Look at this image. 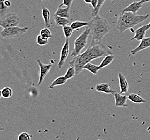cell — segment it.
Returning <instances> with one entry per match:
<instances>
[{
	"mask_svg": "<svg viewBox=\"0 0 150 140\" xmlns=\"http://www.w3.org/2000/svg\"><path fill=\"white\" fill-rule=\"evenodd\" d=\"M40 34L43 37L46 38H49L52 37V35L51 34V31L49 29L48 27L43 28V29L41 30L40 31Z\"/></svg>",
	"mask_w": 150,
	"mask_h": 140,
	"instance_id": "83f0119b",
	"label": "cell"
},
{
	"mask_svg": "<svg viewBox=\"0 0 150 140\" xmlns=\"http://www.w3.org/2000/svg\"><path fill=\"white\" fill-rule=\"evenodd\" d=\"M149 17V15H138L131 12H122L118 18L116 28L120 33H123L126 30L132 29L137 24L146 20Z\"/></svg>",
	"mask_w": 150,
	"mask_h": 140,
	"instance_id": "3957f363",
	"label": "cell"
},
{
	"mask_svg": "<svg viewBox=\"0 0 150 140\" xmlns=\"http://www.w3.org/2000/svg\"><path fill=\"white\" fill-rule=\"evenodd\" d=\"M69 52V39H66L65 43L62 48L59 61L57 66L59 68H61L65 63V61L68 57Z\"/></svg>",
	"mask_w": 150,
	"mask_h": 140,
	"instance_id": "ba28073f",
	"label": "cell"
},
{
	"mask_svg": "<svg viewBox=\"0 0 150 140\" xmlns=\"http://www.w3.org/2000/svg\"><path fill=\"white\" fill-rule=\"evenodd\" d=\"M54 18L55 24L57 26H62L63 27L70 23V21L69 20V18H65V17L54 15Z\"/></svg>",
	"mask_w": 150,
	"mask_h": 140,
	"instance_id": "ac0fdd59",
	"label": "cell"
},
{
	"mask_svg": "<svg viewBox=\"0 0 150 140\" xmlns=\"http://www.w3.org/2000/svg\"><path fill=\"white\" fill-rule=\"evenodd\" d=\"M67 79L65 78V76H60L58 78L55 79V80L53 82L51 83V85L48 87L49 89H52L55 87V86H57L63 85L64 84H65L67 81Z\"/></svg>",
	"mask_w": 150,
	"mask_h": 140,
	"instance_id": "d6986e66",
	"label": "cell"
},
{
	"mask_svg": "<svg viewBox=\"0 0 150 140\" xmlns=\"http://www.w3.org/2000/svg\"><path fill=\"white\" fill-rule=\"evenodd\" d=\"M146 27L147 29V30H149V29L150 28V22L149 23V24L146 25Z\"/></svg>",
	"mask_w": 150,
	"mask_h": 140,
	"instance_id": "e575fe53",
	"label": "cell"
},
{
	"mask_svg": "<svg viewBox=\"0 0 150 140\" xmlns=\"http://www.w3.org/2000/svg\"><path fill=\"white\" fill-rule=\"evenodd\" d=\"M70 8L68 7L62 8V7H58L54 15L69 18H70Z\"/></svg>",
	"mask_w": 150,
	"mask_h": 140,
	"instance_id": "2e32d148",
	"label": "cell"
},
{
	"mask_svg": "<svg viewBox=\"0 0 150 140\" xmlns=\"http://www.w3.org/2000/svg\"><path fill=\"white\" fill-rule=\"evenodd\" d=\"M1 95L4 98H9L13 96V91L9 87H5L1 91Z\"/></svg>",
	"mask_w": 150,
	"mask_h": 140,
	"instance_id": "603a6c76",
	"label": "cell"
},
{
	"mask_svg": "<svg viewBox=\"0 0 150 140\" xmlns=\"http://www.w3.org/2000/svg\"><path fill=\"white\" fill-rule=\"evenodd\" d=\"M36 42L39 45L43 46V45L48 44L49 41H48V38H46L43 37L42 36H41V34H39L37 37Z\"/></svg>",
	"mask_w": 150,
	"mask_h": 140,
	"instance_id": "4316f807",
	"label": "cell"
},
{
	"mask_svg": "<svg viewBox=\"0 0 150 140\" xmlns=\"http://www.w3.org/2000/svg\"><path fill=\"white\" fill-rule=\"evenodd\" d=\"M114 59H115V56L112 54H110L105 56L104 59H103L102 61L100 63V65H99V69L100 70L109 65L113 61Z\"/></svg>",
	"mask_w": 150,
	"mask_h": 140,
	"instance_id": "e0dca14e",
	"label": "cell"
},
{
	"mask_svg": "<svg viewBox=\"0 0 150 140\" xmlns=\"http://www.w3.org/2000/svg\"><path fill=\"white\" fill-rule=\"evenodd\" d=\"M147 30L146 25H144L143 26L138 28L134 31V36L132 38L130 41H133L134 39H136L137 41H141L143 38H145L146 32Z\"/></svg>",
	"mask_w": 150,
	"mask_h": 140,
	"instance_id": "7c38bea8",
	"label": "cell"
},
{
	"mask_svg": "<svg viewBox=\"0 0 150 140\" xmlns=\"http://www.w3.org/2000/svg\"><path fill=\"white\" fill-rule=\"evenodd\" d=\"M105 1L106 0H98V3L97 4V6L96 7L95 9H93V11H92V12L91 13V15L92 17L98 15L99 11L100 10L103 5L105 3Z\"/></svg>",
	"mask_w": 150,
	"mask_h": 140,
	"instance_id": "cb8c5ba5",
	"label": "cell"
},
{
	"mask_svg": "<svg viewBox=\"0 0 150 140\" xmlns=\"http://www.w3.org/2000/svg\"><path fill=\"white\" fill-rule=\"evenodd\" d=\"M4 5L6 6V7H9L10 6H11V3H10V1H8V0H5L4 1Z\"/></svg>",
	"mask_w": 150,
	"mask_h": 140,
	"instance_id": "1f68e13d",
	"label": "cell"
},
{
	"mask_svg": "<svg viewBox=\"0 0 150 140\" xmlns=\"http://www.w3.org/2000/svg\"><path fill=\"white\" fill-rule=\"evenodd\" d=\"M28 29V27H20L18 26L4 28L1 32V35L5 39L20 37L27 32Z\"/></svg>",
	"mask_w": 150,
	"mask_h": 140,
	"instance_id": "5b68a950",
	"label": "cell"
},
{
	"mask_svg": "<svg viewBox=\"0 0 150 140\" xmlns=\"http://www.w3.org/2000/svg\"><path fill=\"white\" fill-rule=\"evenodd\" d=\"M63 30L65 39H69V38L71 36L74 31L71 26H68V25H65L64 27H63Z\"/></svg>",
	"mask_w": 150,
	"mask_h": 140,
	"instance_id": "d4e9b609",
	"label": "cell"
},
{
	"mask_svg": "<svg viewBox=\"0 0 150 140\" xmlns=\"http://www.w3.org/2000/svg\"><path fill=\"white\" fill-rule=\"evenodd\" d=\"M86 4H91L92 0H84Z\"/></svg>",
	"mask_w": 150,
	"mask_h": 140,
	"instance_id": "836d02e7",
	"label": "cell"
},
{
	"mask_svg": "<svg viewBox=\"0 0 150 140\" xmlns=\"http://www.w3.org/2000/svg\"><path fill=\"white\" fill-rule=\"evenodd\" d=\"M83 70H87L95 75H96L98 73V71L100 70L99 66L94 65L92 63H91L90 62H89L85 65V66L83 67Z\"/></svg>",
	"mask_w": 150,
	"mask_h": 140,
	"instance_id": "44dd1931",
	"label": "cell"
},
{
	"mask_svg": "<svg viewBox=\"0 0 150 140\" xmlns=\"http://www.w3.org/2000/svg\"><path fill=\"white\" fill-rule=\"evenodd\" d=\"M115 100V106L116 107H125L127 106V96L124 95L122 96L120 93H118L117 92L113 94Z\"/></svg>",
	"mask_w": 150,
	"mask_h": 140,
	"instance_id": "30bf717a",
	"label": "cell"
},
{
	"mask_svg": "<svg viewBox=\"0 0 150 140\" xmlns=\"http://www.w3.org/2000/svg\"><path fill=\"white\" fill-rule=\"evenodd\" d=\"M140 1H141L143 4H144V3H146V2H150V0H141Z\"/></svg>",
	"mask_w": 150,
	"mask_h": 140,
	"instance_id": "d6a6232c",
	"label": "cell"
},
{
	"mask_svg": "<svg viewBox=\"0 0 150 140\" xmlns=\"http://www.w3.org/2000/svg\"><path fill=\"white\" fill-rule=\"evenodd\" d=\"M90 34V30L88 26L85 28L81 34L76 38L74 42V48L72 49L71 57L74 58L81 54L82 50L86 48L89 36Z\"/></svg>",
	"mask_w": 150,
	"mask_h": 140,
	"instance_id": "277c9868",
	"label": "cell"
},
{
	"mask_svg": "<svg viewBox=\"0 0 150 140\" xmlns=\"http://www.w3.org/2000/svg\"><path fill=\"white\" fill-rule=\"evenodd\" d=\"M96 89L98 92L104 93L106 94H115L117 92L110 89V84H98L96 86Z\"/></svg>",
	"mask_w": 150,
	"mask_h": 140,
	"instance_id": "5bb4252c",
	"label": "cell"
},
{
	"mask_svg": "<svg viewBox=\"0 0 150 140\" xmlns=\"http://www.w3.org/2000/svg\"><path fill=\"white\" fill-rule=\"evenodd\" d=\"M76 75V70L74 66H71L67 70L64 76L68 80L73 78Z\"/></svg>",
	"mask_w": 150,
	"mask_h": 140,
	"instance_id": "484cf974",
	"label": "cell"
},
{
	"mask_svg": "<svg viewBox=\"0 0 150 140\" xmlns=\"http://www.w3.org/2000/svg\"><path fill=\"white\" fill-rule=\"evenodd\" d=\"M88 27L92 36V41L90 44L101 43L103 38L110 31V25L108 22L99 15L92 17L89 22Z\"/></svg>",
	"mask_w": 150,
	"mask_h": 140,
	"instance_id": "7a4b0ae2",
	"label": "cell"
},
{
	"mask_svg": "<svg viewBox=\"0 0 150 140\" xmlns=\"http://www.w3.org/2000/svg\"><path fill=\"white\" fill-rule=\"evenodd\" d=\"M149 47H150V37L144 38L141 41L139 45L131 51V53L133 55H136L138 52Z\"/></svg>",
	"mask_w": 150,
	"mask_h": 140,
	"instance_id": "9c48e42d",
	"label": "cell"
},
{
	"mask_svg": "<svg viewBox=\"0 0 150 140\" xmlns=\"http://www.w3.org/2000/svg\"><path fill=\"white\" fill-rule=\"evenodd\" d=\"M37 63L38 65L40 68V78H39V81L38 82V85H41L42 83L43 82L45 77L46 75H48V73L50 71L52 65L51 64H48L45 65L43 64L41 61L38 59H37Z\"/></svg>",
	"mask_w": 150,
	"mask_h": 140,
	"instance_id": "52a82bcc",
	"label": "cell"
},
{
	"mask_svg": "<svg viewBox=\"0 0 150 140\" xmlns=\"http://www.w3.org/2000/svg\"><path fill=\"white\" fill-rule=\"evenodd\" d=\"M31 139V135L26 132L21 133L18 136V140H30Z\"/></svg>",
	"mask_w": 150,
	"mask_h": 140,
	"instance_id": "f1b7e54d",
	"label": "cell"
},
{
	"mask_svg": "<svg viewBox=\"0 0 150 140\" xmlns=\"http://www.w3.org/2000/svg\"><path fill=\"white\" fill-rule=\"evenodd\" d=\"M119 82H120V93H125L127 94L128 93L129 90V84L128 82L126 80V78L124 75H123V73L120 72L118 75Z\"/></svg>",
	"mask_w": 150,
	"mask_h": 140,
	"instance_id": "8fae6325",
	"label": "cell"
},
{
	"mask_svg": "<svg viewBox=\"0 0 150 140\" xmlns=\"http://www.w3.org/2000/svg\"><path fill=\"white\" fill-rule=\"evenodd\" d=\"M89 22H83V21H76L73 22L71 24V27L74 30H77L80 29L81 27L85 26H88Z\"/></svg>",
	"mask_w": 150,
	"mask_h": 140,
	"instance_id": "7402d4cb",
	"label": "cell"
},
{
	"mask_svg": "<svg viewBox=\"0 0 150 140\" xmlns=\"http://www.w3.org/2000/svg\"><path fill=\"white\" fill-rule=\"evenodd\" d=\"M127 98L132 103H146V100L145 99H143L142 97H140V96L134 93L129 94L127 95Z\"/></svg>",
	"mask_w": 150,
	"mask_h": 140,
	"instance_id": "ffe728a7",
	"label": "cell"
},
{
	"mask_svg": "<svg viewBox=\"0 0 150 140\" xmlns=\"http://www.w3.org/2000/svg\"><path fill=\"white\" fill-rule=\"evenodd\" d=\"M42 15L45 21V27L49 28L51 27L50 23V13L49 9L45 7H42Z\"/></svg>",
	"mask_w": 150,
	"mask_h": 140,
	"instance_id": "9a60e30c",
	"label": "cell"
},
{
	"mask_svg": "<svg viewBox=\"0 0 150 140\" xmlns=\"http://www.w3.org/2000/svg\"><path fill=\"white\" fill-rule=\"evenodd\" d=\"M72 1H73V0H63L62 4H61L58 7H63V6H64L70 8L72 4Z\"/></svg>",
	"mask_w": 150,
	"mask_h": 140,
	"instance_id": "f546056e",
	"label": "cell"
},
{
	"mask_svg": "<svg viewBox=\"0 0 150 140\" xmlns=\"http://www.w3.org/2000/svg\"><path fill=\"white\" fill-rule=\"evenodd\" d=\"M112 54L101 43L90 44L85 51L72 58L69 65L74 66L76 70V75H79L83 70V67L87 63L97 58Z\"/></svg>",
	"mask_w": 150,
	"mask_h": 140,
	"instance_id": "6da1fadb",
	"label": "cell"
},
{
	"mask_svg": "<svg viewBox=\"0 0 150 140\" xmlns=\"http://www.w3.org/2000/svg\"><path fill=\"white\" fill-rule=\"evenodd\" d=\"M143 7V3L139 2H133L127 7L123 9L122 12H131L133 14H137L138 11H139Z\"/></svg>",
	"mask_w": 150,
	"mask_h": 140,
	"instance_id": "4fadbf2b",
	"label": "cell"
},
{
	"mask_svg": "<svg viewBox=\"0 0 150 140\" xmlns=\"http://www.w3.org/2000/svg\"><path fill=\"white\" fill-rule=\"evenodd\" d=\"M20 22V18L17 14L10 13L4 14L0 19V26L3 28L18 26Z\"/></svg>",
	"mask_w": 150,
	"mask_h": 140,
	"instance_id": "8992f818",
	"label": "cell"
},
{
	"mask_svg": "<svg viewBox=\"0 0 150 140\" xmlns=\"http://www.w3.org/2000/svg\"><path fill=\"white\" fill-rule=\"evenodd\" d=\"M98 3V0H92L91 4L92 5V7L93 9H95L96 7L97 6V4Z\"/></svg>",
	"mask_w": 150,
	"mask_h": 140,
	"instance_id": "4dcf8cb0",
	"label": "cell"
}]
</instances>
